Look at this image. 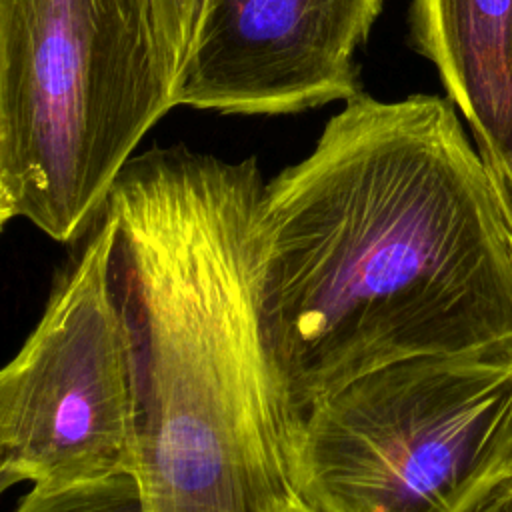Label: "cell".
Returning a JSON list of instances; mask_svg holds the SVG:
<instances>
[{"label": "cell", "mask_w": 512, "mask_h": 512, "mask_svg": "<svg viewBox=\"0 0 512 512\" xmlns=\"http://www.w3.org/2000/svg\"><path fill=\"white\" fill-rule=\"evenodd\" d=\"M492 172L502 180L506 192H508L510 198H512V158H510L502 168H496V170L492 168Z\"/></svg>", "instance_id": "13"}, {"label": "cell", "mask_w": 512, "mask_h": 512, "mask_svg": "<svg viewBox=\"0 0 512 512\" xmlns=\"http://www.w3.org/2000/svg\"><path fill=\"white\" fill-rule=\"evenodd\" d=\"M458 512H512V456L476 486Z\"/></svg>", "instance_id": "10"}, {"label": "cell", "mask_w": 512, "mask_h": 512, "mask_svg": "<svg viewBox=\"0 0 512 512\" xmlns=\"http://www.w3.org/2000/svg\"><path fill=\"white\" fill-rule=\"evenodd\" d=\"M14 512H146L140 480L118 472L66 486H32Z\"/></svg>", "instance_id": "8"}, {"label": "cell", "mask_w": 512, "mask_h": 512, "mask_svg": "<svg viewBox=\"0 0 512 512\" xmlns=\"http://www.w3.org/2000/svg\"><path fill=\"white\" fill-rule=\"evenodd\" d=\"M156 0H0V222L70 244L174 108Z\"/></svg>", "instance_id": "3"}, {"label": "cell", "mask_w": 512, "mask_h": 512, "mask_svg": "<svg viewBox=\"0 0 512 512\" xmlns=\"http://www.w3.org/2000/svg\"><path fill=\"white\" fill-rule=\"evenodd\" d=\"M500 180V178H498ZM500 192H502V208H504V218H506V226H508V240H510V250H512V198L506 192L502 180H500Z\"/></svg>", "instance_id": "12"}, {"label": "cell", "mask_w": 512, "mask_h": 512, "mask_svg": "<svg viewBox=\"0 0 512 512\" xmlns=\"http://www.w3.org/2000/svg\"><path fill=\"white\" fill-rule=\"evenodd\" d=\"M270 512H316L310 504H306L298 494L286 498L284 502L276 504Z\"/></svg>", "instance_id": "11"}, {"label": "cell", "mask_w": 512, "mask_h": 512, "mask_svg": "<svg viewBox=\"0 0 512 512\" xmlns=\"http://www.w3.org/2000/svg\"><path fill=\"white\" fill-rule=\"evenodd\" d=\"M106 210L0 374V488L136 474V380Z\"/></svg>", "instance_id": "5"}, {"label": "cell", "mask_w": 512, "mask_h": 512, "mask_svg": "<svg viewBox=\"0 0 512 512\" xmlns=\"http://www.w3.org/2000/svg\"><path fill=\"white\" fill-rule=\"evenodd\" d=\"M384 0H206L174 106L282 116L362 94L356 50Z\"/></svg>", "instance_id": "6"}, {"label": "cell", "mask_w": 512, "mask_h": 512, "mask_svg": "<svg viewBox=\"0 0 512 512\" xmlns=\"http://www.w3.org/2000/svg\"><path fill=\"white\" fill-rule=\"evenodd\" d=\"M258 302L302 414L394 362L512 346L500 180L448 98L362 92L266 184Z\"/></svg>", "instance_id": "1"}, {"label": "cell", "mask_w": 512, "mask_h": 512, "mask_svg": "<svg viewBox=\"0 0 512 512\" xmlns=\"http://www.w3.org/2000/svg\"><path fill=\"white\" fill-rule=\"evenodd\" d=\"M512 456V346L420 356L314 402L296 494L316 512H458Z\"/></svg>", "instance_id": "4"}, {"label": "cell", "mask_w": 512, "mask_h": 512, "mask_svg": "<svg viewBox=\"0 0 512 512\" xmlns=\"http://www.w3.org/2000/svg\"><path fill=\"white\" fill-rule=\"evenodd\" d=\"M204 2L206 0H156L158 24L176 76L196 38Z\"/></svg>", "instance_id": "9"}, {"label": "cell", "mask_w": 512, "mask_h": 512, "mask_svg": "<svg viewBox=\"0 0 512 512\" xmlns=\"http://www.w3.org/2000/svg\"><path fill=\"white\" fill-rule=\"evenodd\" d=\"M264 188L256 158L150 148L102 206L132 334L146 512H270L296 494L304 414L258 302Z\"/></svg>", "instance_id": "2"}, {"label": "cell", "mask_w": 512, "mask_h": 512, "mask_svg": "<svg viewBox=\"0 0 512 512\" xmlns=\"http://www.w3.org/2000/svg\"><path fill=\"white\" fill-rule=\"evenodd\" d=\"M410 36L490 168L512 158V0H412Z\"/></svg>", "instance_id": "7"}]
</instances>
